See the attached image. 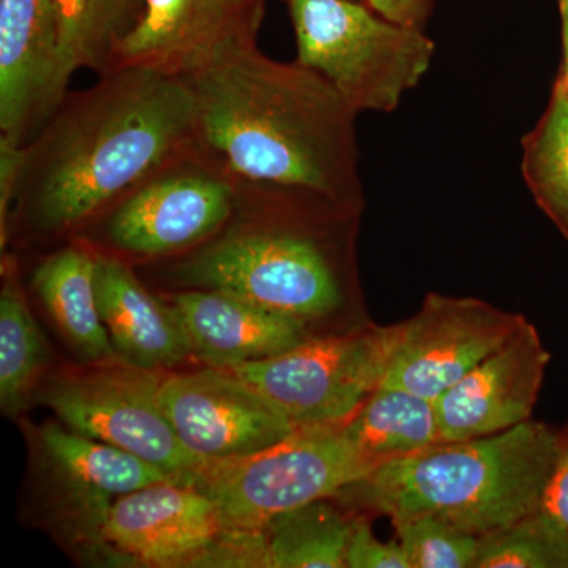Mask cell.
<instances>
[{
	"label": "cell",
	"instance_id": "obj_13",
	"mask_svg": "<svg viewBox=\"0 0 568 568\" xmlns=\"http://www.w3.org/2000/svg\"><path fill=\"white\" fill-rule=\"evenodd\" d=\"M33 444L41 469L54 485V528L74 544H102L104 523L119 496L156 481H182L130 452L71 432L62 422L39 426Z\"/></svg>",
	"mask_w": 568,
	"mask_h": 568
},
{
	"label": "cell",
	"instance_id": "obj_31",
	"mask_svg": "<svg viewBox=\"0 0 568 568\" xmlns=\"http://www.w3.org/2000/svg\"><path fill=\"white\" fill-rule=\"evenodd\" d=\"M361 2H364V0H361Z\"/></svg>",
	"mask_w": 568,
	"mask_h": 568
},
{
	"label": "cell",
	"instance_id": "obj_10",
	"mask_svg": "<svg viewBox=\"0 0 568 568\" xmlns=\"http://www.w3.org/2000/svg\"><path fill=\"white\" fill-rule=\"evenodd\" d=\"M525 323V316L480 298L426 294L416 315L405 321L383 386L436 402Z\"/></svg>",
	"mask_w": 568,
	"mask_h": 568
},
{
	"label": "cell",
	"instance_id": "obj_24",
	"mask_svg": "<svg viewBox=\"0 0 568 568\" xmlns=\"http://www.w3.org/2000/svg\"><path fill=\"white\" fill-rule=\"evenodd\" d=\"M521 173L534 201L568 241V89L556 78L547 108L521 141Z\"/></svg>",
	"mask_w": 568,
	"mask_h": 568
},
{
	"label": "cell",
	"instance_id": "obj_12",
	"mask_svg": "<svg viewBox=\"0 0 568 568\" xmlns=\"http://www.w3.org/2000/svg\"><path fill=\"white\" fill-rule=\"evenodd\" d=\"M267 0H145L144 17L112 69L186 80L231 52L254 47Z\"/></svg>",
	"mask_w": 568,
	"mask_h": 568
},
{
	"label": "cell",
	"instance_id": "obj_1",
	"mask_svg": "<svg viewBox=\"0 0 568 568\" xmlns=\"http://www.w3.org/2000/svg\"><path fill=\"white\" fill-rule=\"evenodd\" d=\"M194 140L196 111L185 80L115 69L84 91L67 92L21 148L7 246L13 239L26 245L73 241L115 197Z\"/></svg>",
	"mask_w": 568,
	"mask_h": 568
},
{
	"label": "cell",
	"instance_id": "obj_9",
	"mask_svg": "<svg viewBox=\"0 0 568 568\" xmlns=\"http://www.w3.org/2000/svg\"><path fill=\"white\" fill-rule=\"evenodd\" d=\"M166 372L108 361L50 373L37 402L71 432L136 455L194 485L203 459L183 447L164 416L159 390Z\"/></svg>",
	"mask_w": 568,
	"mask_h": 568
},
{
	"label": "cell",
	"instance_id": "obj_20",
	"mask_svg": "<svg viewBox=\"0 0 568 568\" xmlns=\"http://www.w3.org/2000/svg\"><path fill=\"white\" fill-rule=\"evenodd\" d=\"M345 426L355 447L375 469L444 443L435 399L383 384Z\"/></svg>",
	"mask_w": 568,
	"mask_h": 568
},
{
	"label": "cell",
	"instance_id": "obj_14",
	"mask_svg": "<svg viewBox=\"0 0 568 568\" xmlns=\"http://www.w3.org/2000/svg\"><path fill=\"white\" fill-rule=\"evenodd\" d=\"M211 497L192 484L163 480L119 496L103 528L115 560L141 567H197L223 534Z\"/></svg>",
	"mask_w": 568,
	"mask_h": 568
},
{
	"label": "cell",
	"instance_id": "obj_6",
	"mask_svg": "<svg viewBox=\"0 0 568 568\" xmlns=\"http://www.w3.org/2000/svg\"><path fill=\"white\" fill-rule=\"evenodd\" d=\"M297 59L323 74L355 112H394L424 80L436 44L424 29L387 20L361 0H287Z\"/></svg>",
	"mask_w": 568,
	"mask_h": 568
},
{
	"label": "cell",
	"instance_id": "obj_4",
	"mask_svg": "<svg viewBox=\"0 0 568 568\" xmlns=\"http://www.w3.org/2000/svg\"><path fill=\"white\" fill-rule=\"evenodd\" d=\"M558 428L530 420L497 435L437 444L372 470L335 497L392 523L433 514L480 537L544 507Z\"/></svg>",
	"mask_w": 568,
	"mask_h": 568
},
{
	"label": "cell",
	"instance_id": "obj_17",
	"mask_svg": "<svg viewBox=\"0 0 568 568\" xmlns=\"http://www.w3.org/2000/svg\"><path fill=\"white\" fill-rule=\"evenodd\" d=\"M163 297L178 313L193 357L215 368L264 361L312 336L297 321L222 291H171Z\"/></svg>",
	"mask_w": 568,
	"mask_h": 568
},
{
	"label": "cell",
	"instance_id": "obj_5",
	"mask_svg": "<svg viewBox=\"0 0 568 568\" xmlns=\"http://www.w3.org/2000/svg\"><path fill=\"white\" fill-rule=\"evenodd\" d=\"M239 193L241 182L196 138L115 197L73 241L133 267L162 263L219 233Z\"/></svg>",
	"mask_w": 568,
	"mask_h": 568
},
{
	"label": "cell",
	"instance_id": "obj_28",
	"mask_svg": "<svg viewBox=\"0 0 568 568\" xmlns=\"http://www.w3.org/2000/svg\"><path fill=\"white\" fill-rule=\"evenodd\" d=\"M544 508L568 530V424L558 428L555 469L545 495Z\"/></svg>",
	"mask_w": 568,
	"mask_h": 568
},
{
	"label": "cell",
	"instance_id": "obj_11",
	"mask_svg": "<svg viewBox=\"0 0 568 568\" xmlns=\"http://www.w3.org/2000/svg\"><path fill=\"white\" fill-rule=\"evenodd\" d=\"M159 398L183 447L205 465L257 454L297 429L241 377L215 366L164 373Z\"/></svg>",
	"mask_w": 568,
	"mask_h": 568
},
{
	"label": "cell",
	"instance_id": "obj_22",
	"mask_svg": "<svg viewBox=\"0 0 568 568\" xmlns=\"http://www.w3.org/2000/svg\"><path fill=\"white\" fill-rule=\"evenodd\" d=\"M54 6L65 91L78 70L99 77L111 71L115 52L145 11V0H54Z\"/></svg>",
	"mask_w": 568,
	"mask_h": 568
},
{
	"label": "cell",
	"instance_id": "obj_8",
	"mask_svg": "<svg viewBox=\"0 0 568 568\" xmlns=\"http://www.w3.org/2000/svg\"><path fill=\"white\" fill-rule=\"evenodd\" d=\"M405 332L402 323H368L310 336L286 353L231 366L295 428L332 425L353 416L383 384Z\"/></svg>",
	"mask_w": 568,
	"mask_h": 568
},
{
	"label": "cell",
	"instance_id": "obj_29",
	"mask_svg": "<svg viewBox=\"0 0 568 568\" xmlns=\"http://www.w3.org/2000/svg\"><path fill=\"white\" fill-rule=\"evenodd\" d=\"M364 2L387 20L425 31L435 10L436 0H364Z\"/></svg>",
	"mask_w": 568,
	"mask_h": 568
},
{
	"label": "cell",
	"instance_id": "obj_32",
	"mask_svg": "<svg viewBox=\"0 0 568 568\" xmlns=\"http://www.w3.org/2000/svg\"><path fill=\"white\" fill-rule=\"evenodd\" d=\"M286 2H287V0H286Z\"/></svg>",
	"mask_w": 568,
	"mask_h": 568
},
{
	"label": "cell",
	"instance_id": "obj_3",
	"mask_svg": "<svg viewBox=\"0 0 568 568\" xmlns=\"http://www.w3.org/2000/svg\"><path fill=\"white\" fill-rule=\"evenodd\" d=\"M185 81L197 141L239 182L310 190L364 211L357 112L323 74L254 44Z\"/></svg>",
	"mask_w": 568,
	"mask_h": 568
},
{
	"label": "cell",
	"instance_id": "obj_27",
	"mask_svg": "<svg viewBox=\"0 0 568 568\" xmlns=\"http://www.w3.org/2000/svg\"><path fill=\"white\" fill-rule=\"evenodd\" d=\"M353 532L346 549V568H410L398 538L379 540L368 515L354 514Z\"/></svg>",
	"mask_w": 568,
	"mask_h": 568
},
{
	"label": "cell",
	"instance_id": "obj_21",
	"mask_svg": "<svg viewBox=\"0 0 568 568\" xmlns=\"http://www.w3.org/2000/svg\"><path fill=\"white\" fill-rule=\"evenodd\" d=\"M50 351L29 308L11 254L2 256L0 291V407L11 418L20 416L47 379Z\"/></svg>",
	"mask_w": 568,
	"mask_h": 568
},
{
	"label": "cell",
	"instance_id": "obj_18",
	"mask_svg": "<svg viewBox=\"0 0 568 568\" xmlns=\"http://www.w3.org/2000/svg\"><path fill=\"white\" fill-rule=\"evenodd\" d=\"M95 291L119 361L153 372H173L194 358L178 313L166 298L145 287L133 265L97 254Z\"/></svg>",
	"mask_w": 568,
	"mask_h": 568
},
{
	"label": "cell",
	"instance_id": "obj_30",
	"mask_svg": "<svg viewBox=\"0 0 568 568\" xmlns=\"http://www.w3.org/2000/svg\"><path fill=\"white\" fill-rule=\"evenodd\" d=\"M560 26H562V65L558 77L568 89V0H558Z\"/></svg>",
	"mask_w": 568,
	"mask_h": 568
},
{
	"label": "cell",
	"instance_id": "obj_25",
	"mask_svg": "<svg viewBox=\"0 0 568 568\" xmlns=\"http://www.w3.org/2000/svg\"><path fill=\"white\" fill-rule=\"evenodd\" d=\"M476 568H568V530L538 508L478 537Z\"/></svg>",
	"mask_w": 568,
	"mask_h": 568
},
{
	"label": "cell",
	"instance_id": "obj_19",
	"mask_svg": "<svg viewBox=\"0 0 568 568\" xmlns=\"http://www.w3.org/2000/svg\"><path fill=\"white\" fill-rule=\"evenodd\" d=\"M97 254L71 241L44 254L33 267L31 290L82 364L115 361L99 312Z\"/></svg>",
	"mask_w": 568,
	"mask_h": 568
},
{
	"label": "cell",
	"instance_id": "obj_15",
	"mask_svg": "<svg viewBox=\"0 0 568 568\" xmlns=\"http://www.w3.org/2000/svg\"><path fill=\"white\" fill-rule=\"evenodd\" d=\"M551 361L536 325L526 323L436 399L444 443L497 435L532 417Z\"/></svg>",
	"mask_w": 568,
	"mask_h": 568
},
{
	"label": "cell",
	"instance_id": "obj_7",
	"mask_svg": "<svg viewBox=\"0 0 568 568\" xmlns=\"http://www.w3.org/2000/svg\"><path fill=\"white\" fill-rule=\"evenodd\" d=\"M372 470L339 422L297 428L257 454L205 465L194 487L211 497L224 529L261 530L284 511L335 499Z\"/></svg>",
	"mask_w": 568,
	"mask_h": 568
},
{
	"label": "cell",
	"instance_id": "obj_2",
	"mask_svg": "<svg viewBox=\"0 0 568 568\" xmlns=\"http://www.w3.org/2000/svg\"><path fill=\"white\" fill-rule=\"evenodd\" d=\"M362 213L310 190L241 182L219 233L152 265L171 291H222L312 336L338 334L369 321L357 264Z\"/></svg>",
	"mask_w": 568,
	"mask_h": 568
},
{
	"label": "cell",
	"instance_id": "obj_23",
	"mask_svg": "<svg viewBox=\"0 0 568 568\" xmlns=\"http://www.w3.org/2000/svg\"><path fill=\"white\" fill-rule=\"evenodd\" d=\"M332 500H313L265 526L267 568H346L355 515Z\"/></svg>",
	"mask_w": 568,
	"mask_h": 568
},
{
	"label": "cell",
	"instance_id": "obj_16",
	"mask_svg": "<svg viewBox=\"0 0 568 568\" xmlns=\"http://www.w3.org/2000/svg\"><path fill=\"white\" fill-rule=\"evenodd\" d=\"M67 92L54 0H0V140L24 145Z\"/></svg>",
	"mask_w": 568,
	"mask_h": 568
},
{
	"label": "cell",
	"instance_id": "obj_26",
	"mask_svg": "<svg viewBox=\"0 0 568 568\" xmlns=\"http://www.w3.org/2000/svg\"><path fill=\"white\" fill-rule=\"evenodd\" d=\"M410 568H476L478 537L433 514L392 523Z\"/></svg>",
	"mask_w": 568,
	"mask_h": 568
}]
</instances>
